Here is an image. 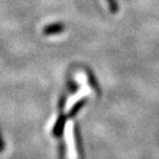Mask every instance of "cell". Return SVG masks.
<instances>
[{
  "mask_svg": "<svg viewBox=\"0 0 159 159\" xmlns=\"http://www.w3.org/2000/svg\"><path fill=\"white\" fill-rule=\"evenodd\" d=\"M64 30H65V25L63 22H54V23H50L47 26L43 27V34L46 36L59 35V34L64 32Z\"/></svg>",
  "mask_w": 159,
  "mask_h": 159,
  "instance_id": "1",
  "label": "cell"
},
{
  "mask_svg": "<svg viewBox=\"0 0 159 159\" xmlns=\"http://www.w3.org/2000/svg\"><path fill=\"white\" fill-rule=\"evenodd\" d=\"M65 122H66V116L61 115L58 119H57L55 125H54V128H53V134L55 136L62 135L63 129H64V126H65Z\"/></svg>",
  "mask_w": 159,
  "mask_h": 159,
  "instance_id": "2",
  "label": "cell"
},
{
  "mask_svg": "<svg viewBox=\"0 0 159 159\" xmlns=\"http://www.w3.org/2000/svg\"><path fill=\"white\" fill-rule=\"evenodd\" d=\"M87 103V97H85V98H82V99H80L77 103H75L74 104V107H71L70 110H69V112L67 114V116L68 117H74L75 116L78 114V112L80 110L82 109L83 107L85 106V104Z\"/></svg>",
  "mask_w": 159,
  "mask_h": 159,
  "instance_id": "3",
  "label": "cell"
},
{
  "mask_svg": "<svg viewBox=\"0 0 159 159\" xmlns=\"http://www.w3.org/2000/svg\"><path fill=\"white\" fill-rule=\"evenodd\" d=\"M107 3V6H109V11L112 12V14H117L119 12V3L118 0H106Z\"/></svg>",
  "mask_w": 159,
  "mask_h": 159,
  "instance_id": "4",
  "label": "cell"
},
{
  "mask_svg": "<svg viewBox=\"0 0 159 159\" xmlns=\"http://www.w3.org/2000/svg\"><path fill=\"white\" fill-rule=\"evenodd\" d=\"M87 77H88V81H89V84L91 85V87H93V89L97 93H99V87H98V84H97V81L95 79L94 75L92 74L91 71H88L87 74Z\"/></svg>",
  "mask_w": 159,
  "mask_h": 159,
  "instance_id": "5",
  "label": "cell"
},
{
  "mask_svg": "<svg viewBox=\"0 0 159 159\" xmlns=\"http://www.w3.org/2000/svg\"><path fill=\"white\" fill-rule=\"evenodd\" d=\"M68 88H69V90H70L71 93H75L79 89V86L75 81H69L68 82Z\"/></svg>",
  "mask_w": 159,
  "mask_h": 159,
  "instance_id": "6",
  "label": "cell"
},
{
  "mask_svg": "<svg viewBox=\"0 0 159 159\" xmlns=\"http://www.w3.org/2000/svg\"><path fill=\"white\" fill-rule=\"evenodd\" d=\"M3 147H4V145H3V141H2L1 136H0V152L3 150Z\"/></svg>",
  "mask_w": 159,
  "mask_h": 159,
  "instance_id": "7",
  "label": "cell"
}]
</instances>
